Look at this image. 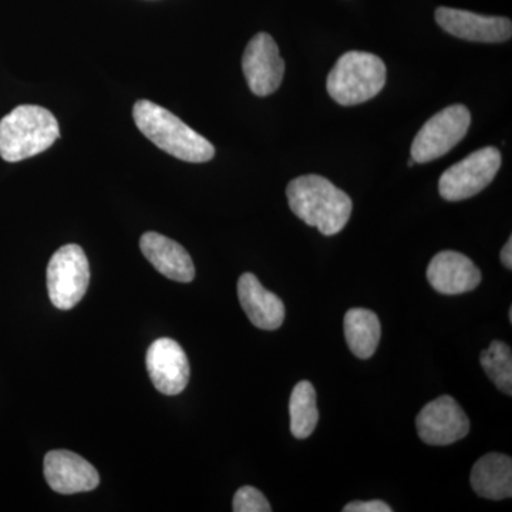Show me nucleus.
<instances>
[{"mask_svg": "<svg viewBox=\"0 0 512 512\" xmlns=\"http://www.w3.org/2000/svg\"><path fill=\"white\" fill-rule=\"evenodd\" d=\"M286 197L293 214L326 237L339 234L352 215L349 195L320 175L295 178L286 188Z\"/></svg>", "mask_w": 512, "mask_h": 512, "instance_id": "1", "label": "nucleus"}, {"mask_svg": "<svg viewBox=\"0 0 512 512\" xmlns=\"http://www.w3.org/2000/svg\"><path fill=\"white\" fill-rule=\"evenodd\" d=\"M133 119L138 130L151 143L178 160L207 163L215 156V148L207 138L153 101H137L133 109Z\"/></svg>", "mask_w": 512, "mask_h": 512, "instance_id": "2", "label": "nucleus"}, {"mask_svg": "<svg viewBox=\"0 0 512 512\" xmlns=\"http://www.w3.org/2000/svg\"><path fill=\"white\" fill-rule=\"evenodd\" d=\"M59 137L52 111L23 104L0 120V157L8 163L28 160L52 147Z\"/></svg>", "mask_w": 512, "mask_h": 512, "instance_id": "3", "label": "nucleus"}, {"mask_svg": "<svg viewBox=\"0 0 512 512\" xmlns=\"http://www.w3.org/2000/svg\"><path fill=\"white\" fill-rule=\"evenodd\" d=\"M386 84V64L373 53L352 52L339 57L328 76L329 96L340 106L366 103L382 92Z\"/></svg>", "mask_w": 512, "mask_h": 512, "instance_id": "4", "label": "nucleus"}, {"mask_svg": "<svg viewBox=\"0 0 512 512\" xmlns=\"http://www.w3.org/2000/svg\"><path fill=\"white\" fill-rule=\"evenodd\" d=\"M90 284L89 259L76 244L57 249L47 265V291L60 311H70L82 301Z\"/></svg>", "mask_w": 512, "mask_h": 512, "instance_id": "5", "label": "nucleus"}, {"mask_svg": "<svg viewBox=\"0 0 512 512\" xmlns=\"http://www.w3.org/2000/svg\"><path fill=\"white\" fill-rule=\"evenodd\" d=\"M471 124V113L463 104H454L434 114L414 137L412 158L426 164L446 156L448 151L466 137Z\"/></svg>", "mask_w": 512, "mask_h": 512, "instance_id": "6", "label": "nucleus"}, {"mask_svg": "<svg viewBox=\"0 0 512 512\" xmlns=\"http://www.w3.org/2000/svg\"><path fill=\"white\" fill-rule=\"evenodd\" d=\"M501 167V153L495 147L474 151L464 160L451 165L439 181L441 197L456 202L474 197L493 183Z\"/></svg>", "mask_w": 512, "mask_h": 512, "instance_id": "7", "label": "nucleus"}, {"mask_svg": "<svg viewBox=\"0 0 512 512\" xmlns=\"http://www.w3.org/2000/svg\"><path fill=\"white\" fill-rule=\"evenodd\" d=\"M242 70L249 89L256 96H271L281 87L285 62L279 55L274 37L268 33H258L252 37L242 56Z\"/></svg>", "mask_w": 512, "mask_h": 512, "instance_id": "8", "label": "nucleus"}, {"mask_svg": "<svg viewBox=\"0 0 512 512\" xmlns=\"http://www.w3.org/2000/svg\"><path fill=\"white\" fill-rule=\"evenodd\" d=\"M417 433L429 446H450L467 436L470 420L451 396H441L423 407L416 419Z\"/></svg>", "mask_w": 512, "mask_h": 512, "instance_id": "9", "label": "nucleus"}, {"mask_svg": "<svg viewBox=\"0 0 512 512\" xmlns=\"http://www.w3.org/2000/svg\"><path fill=\"white\" fill-rule=\"evenodd\" d=\"M148 376L158 392L167 396L183 393L190 380V363L180 343L161 338L147 350Z\"/></svg>", "mask_w": 512, "mask_h": 512, "instance_id": "10", "label": "nucleus"}, {"mask_svg": "<svg viewBox=\"0 0 512 512\" xmlns=\"http://www.w3.org/2000/svg\"><path fill=\"white\" fill-rule=\"evenodd\" d=\"M436 22L451 36L468 42L503 43L510 40L512 35L510 19L477 15L444 6L436 10Z\"/></svg>", "mask_w": 512, "mask_h": 512, "instance_id": "11", "label": "nucleus"}, {"mask_svg": "<svg viewBox=\"0 0 512 512\" xmlns=\"http://www.w3.org/2000/svg\"><path fill=\"white\" fill-rule=\"evenodd\" d=\"M45 477L53 491L64 495L89 493L100 484L96 468L79 454L67 450L46 454Z\"/></svg>", "mask_w": 512, "mask_h": 512, "instance_id": "12", "label": "nucleus"}, {"mask_svg": "<svg viewBox=\"0 0 512 512\" xmlns=\"http://www.w3.org/2000/svg\"><path fill=\"white\" fill-rule=\"evenodd\" d=\"M427 279L443 295L474 291L481 282V272L468 256L456 251L439 252L427 268Z\"/></svg>", "mask_w": 512, "mask_h": 512, "instance_id": "13", "label": "nucleus"}, {"mask_svg": "<svg viewBox=\"0 0 512 512\" xmlns=\"http://www.w3.org/2000/svg\"><path fill=\"white\" fill-rule=\"evenodd\" d=\"M140 248L160 274L175 282L188 284L194 279L195 266L183 245L158 232H146L140 239Z\"/></svg>", "mask_w": 512, "mask_h": 512, "instance_id": "14", "label": "nucleus"}, {"mask_svg": "<svg viewBox=\"0 0 512 512\" xmlns=\"http://www.w3.org/2000/svg\"><path fill=\"white\" fill-rule=\"evenodd\" d=\"M238 298L252 325L262 330L281 328L285 320V305L279 296L261 285L254 274L241 275Z\"/></svg>", "mask_w": 512, "mask_h": 512, "instance_id": "15", "label": "nucleus"}, {"mask_svg": "<svg viewBox=\"0 0 512 512\" xmlns=\"http://www.w3.org/2000/svg\"><path fill=\"white\" fill-rule=\"evenodd\" d=\"M471 487L480 497L505 500L512 495V460L500 453L485 454L471 470Z\"/></svg>", "mask_w": 512, "mask_h": 512, "instance_id": "16", "label": "nucleus"}, {"mask_svg": "<svg viewBox=\"0 0 512 512\" xmlns=\"http://www.w3.org/2000/svg\"><path fill=\"white\" fill-rule=\"evenodd\" d=\"M382 336V325L369 309H350L345 315V338L353 355L370 359L375 355Z\"/></svg>", "mask_w": 512, "mask_h": 512, "instance_id": "17", "label": "nucleus"}, {"mask_svg": "<svg viewBox=\"0 0 512 512\" xmlns=\"http://www.w3.org/2000/svg\"><path fill=\"white\" fill-rule=\"evenodd\" d=\"M291 431L295 439H308L318 426L319 412L316 406L315 387L308 380H302L293 387L289 400Z\"/></svg>", "mask_w": 512, "mask_h": 512, "instance_id": "18", "label": "nucleus"}, {"mask_svg": "<svg viewBox=\"0 0 512 512\" xmlns=\"http://www.w3.org/2000/svg\"><path fill=\"white\" fill-rule=\"evenodd\" d=\"M481 366L501 392L512 394V353L510 346L494 340L480 356Z\"/></svg>", "mask_w": 512, "mask_h": 512, "instance_id": "19", "label": "nucleus"}, {"mask_svg": "<svg viewBox=\"0 0 512 512\" xmlns=\"http://www.w3.org/2000/svg\"><path fill=\"white\" fill-rule=\"evenodd\" d=\"M235 512H271L272 508L261 491L251 485L239 488L232 503Z\"/></svg>", "mask_w": 512, "mask_h": 512, "instance_id": "20", "label": "nucleus"}, {"mask_svg": "<svg viewBox=\"0 0 512 512\" xmlns=\"http://www.w3.org/2000/svg\"><path fill=\"white\" fill-rule=\"evenodd\" d=\"M393 508L384 501H355L343 507V512H392Z\"/></svg>", "mask_w": 512, "mask_h": 512, "instance_id": "21", "label": "nucleus"}, {"mask_svg": "<svg viewBox=\"0 0 512 512\" xmlns=\"http://www.w3.org/2000/svg\"><path fill=\"white\" fill-rule=\"evenodd\" d=\"M501 262L508 271L512 269V238L508 239L507 244L504 245L503 251H501Z\"/></svg>", "mask_w": 512, "mask_h": 512, "instance_id": "22", "label": "nucleus"}, {"mask_svg": "<svg viewBox=\"0 0 512 512\" xmlns=\"http://www.w3.org/2000/svg\"><path fill=\"white\" fill-rule=\"evenodd\" d=\"M414 164H416V161H414L413 158H410L409 167H413Z\"/></svg>", "mask_w": 512, "mask_h": 512, "instance_id": "23", "label": "nucleus"}, {"mask_svg": "<svg viewBox=\"0 0 512 512\" xmlns=\"http://www.w3.org/2000/svg\"><path fill=\"white\" fill-rule=\"evenodd\" d=\"M508 318H510V322H512V309H510V315H508Z\"/></svg>", "mask_w": 512, "mask_h": 512, "instance_id": "24", "label": "nucleus"}]
</instances>
